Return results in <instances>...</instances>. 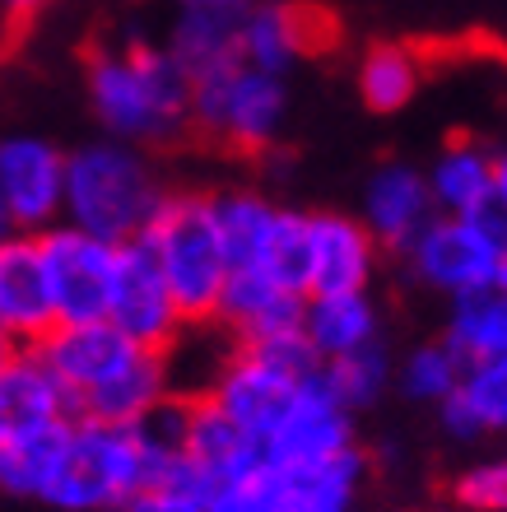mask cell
<instances>
[{
    "mask_svg": "<svg viewBox=\"0 0 507 512\" xmlns=\"http://www.w3.org/2000/svg\"><path fill=\"white\" fill-rule=\"evenodd\" d=\"M84 98L98 135L140 145L149 154L177 145L191 131V75L163 42L117 38L84 56Z\"/></svg>",
    "mask_w": 507,
    "mask_h": 512,
    "instance_id": "cell-1",
    "label": "cell"
},
{
    "mask_svg": "<svg viewBox=\"0 0 507 512\" xmlns=\"http://www.w3.org/2000/svg\"><path fill=\"white\" fill-rule=\"evenodd\" d=\"M173 182L163 177L159 159L140 145L94 135L66 149V191H61V224L121 247L135 243L159 215Z\"/></svg>",
    "mask_w": 507,
    "mask_h": 512,
    "instance_id": "cell-2",
    "label": "cell"
},
{
    "mask_svg": "<svg viewBox=\"0 0 507 512\" xmlns=\"http://www.w3.org/2000/svg\"><path fill=\"white\" fill-rule=\"evenodd\" d=\"M182 322H214L228 284V252L205 187H173L140 233Z\"/></svg>",
    "mask_w": 507,
    "mask_h": 512,
    "instance_id": "cell-3",
    "label": "cell"
},
{
    "mask_svg": "<svg viewBox=\"0 0 507 512\" xmlns=\"http://www.w3.org/2000/svg\"><path fill=\"white\" fill-rule=\"evenodd\" d=\"M149 475H154V457L140 429L70 419L66 447L38 503L56 512H117Z\"/></svg>",
    "mask_w": 507,
    "mask_h": 512,
    "instance_id": "cell-4",
    "label": "cell"
},
{
    "mask_svg": "<svg viewBox=\"0 0 507 512\" xmlns=\"http://www.w3.org/2000/svg\"><path fill=\"white\" fill-rule=\"evenodd\" d=\"M289 126V80L228 61L191 80V131L228 154H266Z\"/></svg>",
    "mask_w": 507,
    "mask_h": 512,
    "instance_id": "cell-5",
    "label": "cell"
},
{
    "mask_svg": "<svg viewBox=\"0 0 507 512\" xmlns=\"http://www.w3.org/2000/svg\"><path fill=\"white\" fill-rule=\"evenodd\" d=\"M503 252L507 243L484 229V219L433 215L401 252V270L405 280L419 284L424 294H438L452 303L461 294L498 284Z\"/></svg>",
    "mask_w": 507,
    "mask_h": 512,
    "instance_id": "cell-6",
    "label": "cell"
},
{
    "mask_svg": "<svg viewBox=\"0 0 507 512\" xmlns=\"http://www.w3.org/2000/svg\"><path fill=\"white\" fill-rule=\"evenodd\" d=\"M42 275H47V294H52L56 326L70 322H103L107 294H112V270H117V247L103 238L52 224L38 233Z\"/></svg>",
    "mask_w": 507,
    "mask_h": 512,
    "instance_id": "cell-7",
    "label": "cell"
},
{
    "mask_svg": "<svg viewBox=\"0 0 507 512\" xmlns=\"http://www.w3.org/2000/svg\"><path fill=\"white\" fill-rule=\"evenodd\" d=\"M349 447H359V415H349L340 405V396L331 391L317 364L312 373H303L289 410L261 443V457L266 466H307V461L340 457Z\"/></svg>",
    "mask_w": 507,
    "mask_h": 512,
    "instance_id": "cell-8",
    "label": "cell"
},
{
    "mask_svg": "<svg viewBox=\"0 0 507 512\" xmlns=\"http://www.w3.org/2000/svg\"><path fill=\"white\" fill-rule=\"evenodd\" d=\"M66 191V145L38 131L0 135V201L10 210L14 233H47L61 224Z\"/></svg>",
    "mask_w": 507,
    "mask_h": 512,
    "instance_id": "cell-9",
    "label": "cell"
},
{
    "mask_svg": "<svg viewBox=\"0 0 507 512\" xmlns=\"http://www.w3.org/2000/svg\"><path fill=\"white\" fill-rule=\"evenodd\" d=\"M382 247L349 210H307L303 219V284L312 294H354L373 289Z\"/></svg>",
    "mask_w": 507,
    "mask_h": 512,
    "instance_id": "cell-10",
    "label": "cell"
},
{
    "mask_svg": "<svg viewBox=\"0 0 507 512\" xmlns=\"http://www.w3.org/2000/svg\"><path fill=\"white\" fill-rule=\"evenodd\" d=\"M103 322L140 350H163L182 331L173 294H168V284H163L159 266H154V256L140 238L117 247V270H112V294H107Z\"/></svg>",
    "mask_w": 507,
    "mask_h": 512,
    "instance_id": "cell-11",
    "label": "cell"
},
{
    "mask_svg": "<svg viewBox=\"0 0 507 512\" xmlns=\"http://www.w3.org/2000/svg\"><path fill=\"white\" fill-rule=\"evenodd\" d=\"M298 382H303V373H294V368H284V364H275V359H266V354L242 350L238 345V354L228 359V368L219 373V382H214V391L205 401L224 419H233L247 438L266 443L270 429L280 424V415L289 410V401H294Z\"/></svg>",
    "mask_w": 507,
    "mask_h": 512,
    "instance_id": "cell-12",
    "label": "cell"
},
{
    "mask_svg": "<svg viewBox=\"0 0 507 512\" xmlns=\"http://www.w3.org/2000/svg\"><path fill=\"white\" fill-rule=\"evenodd\" d=\"M359 224L373 233V243L382 256H401L410 238L433 219V201H428L424 168L410 159H382L373 173L363 177L359 191Z\"/></svg>",
    "mask_w": 507,
    "mask_h": 512,
    "instance_id": "cell-13",
    "label": "cell"
},
{
    "mask_svg": "<svg viewBox=\"0 0 507 512\" xmlns=\"http://www.w3.org/2000/svg\"><path fill=\"white\" fill-rule=\"evenodd\" d=\"M38 359L52 368V378L61 382V391L70 396V410L89 396L94 387H103L140 345L112 331L107 322H70V326H52L47 336L33 345Z\"/></svg>",
    "mask_w": 507,
    "mask_h": 512,
    "instance_id": "cell-14",
    "label": "cell"
},
{
    "mask_svg": "<svg viewBox=\"0 0 507 512\" xmlns=\"http://www.w3.org/2000/svg\"><path fill=\"white\" fill-rule=\"evenodd\" d=\"M321 38H326V24L303 0H252L247 24H242L238 61L289 80V70H298V61L317 52Z\"/></svg>",
    "mask_w": 507,
    "mask_h": 512,
    "instance_id": "cell-15",
    "label": "cell"
},
{
    "mask_svg": "<svg viewBox=\"0 0 507 512\" xmlns=\"http://www.w3.org/2000/svg\"><path fill=\"white\" fill-rule=\"evenodd\" d=\"M56 326L47 275H42L38 233H10L0 243V331L19 345L33 350L47 331Z\"/></svg>",
    "mask_w": 507,
    "mask_h": 512,
    "instance_id": "cell-16",
    "label": "cell"
},
{
    "mask_svg": "<svg viewBox=\"0 0 507 512\" xmlns=\"http://www.w3.org/2000/svg\"><path fill=\"white\" fill-rule=\"evenodd\" d=\"M303 303V294L256 275V270H228L214 322L224 326L242 350H252V345H266L284 331H298L303 326Z\"/></svg>",
    "mask_w": 507,
    "mask_h": 512,
    "instance_id": "cell-17",
    "label": "cell"
},
{
    "mask_svg": "<svg viewBox=\"0 0 507 512\" xmlns=\"http://www.w3.org/2000/svg\"><path fill=\"white\" fill-rule=\"evenodd\" d=\"M247 10H252V0H191V5H177L163 47L191 80L214 66H228V61H238Z\"/></svg>",
    "mask_w": 507,
    "mask_h": 512,
    "instance_id": "cell-18",
    "label": "cell"
},
{
    "mask_svg": "<svg viewBox=\"0 0 507 512\" xmlns=\"http://www.w3.org/2000/svg\"><path fill=\"white\" fill-rule=\"evenodd\" d=\"M303 340L317 354V364H335L345 354H359L377 340H387V312L373 289L354 294H312L303 303Z\"/></svg>",
    "mask_w": 507,
    "mask_h": 512,
    "instance_id": "cell-19",
    "label": "cell"
},
{
    "mask_svg": "<svg viewBox=\"0 0 507 512\" xmlns=\"http://www.w3.org/2000/svg\"><path fill=\"white\" fill-rule=\"evenodd\" d=\"M368 471H373V457L363 452V443L340 457L307 461V466H270L280 512H354Z\"/></svg>",
    "mask_w": 507,
    "mask_h": 512,
    "instance_id": "cell-20",
    "label": "cell"
},
{
    "mask_svg": "<svg viewBox=\"0 0 507 512\" xmlns=\"http://www.w3.org/2000/svg\"><path fill=\"white\" fill-rule=\"evenodd\" d=\"M438 429L461 447L507 438V354L461 368L456 391L438 405Z\"/></svg>",
    "mask_w": 507,
    "mask_h": 512,
    "instance_id": "cell-21",
    "label": "cell"
},
{
    "mask_svg": "<svg viewBox=\"0 0 507 512\" xmlns=\"http://www.w3.org/2000/svg\"><path fill=\"white\" fill-rule=\"evenodd\" d=\"M433 215L475 219L494 205V149L475 135H456L424 168Z\"/></svg>",
    "mask_w": 507,
    "mask_h": 512,
    "instance_id": "cell-22",
    "label": "cell"
},
{
    "mask_svg": "<svg viewBox=\"0 0 507 512\" xmlns=\"http://www.w3.org/2000/svg\"><path fill=\"white\" fill-rule=\"evenodd\" d=\"M182 457L191 461V471L201 475L210 489L238 480V475L261 466V443L224 419L210 401H187V429H182Z\"/></svg>",
    "mask_w": 507,
    "mask_h": 512,
    "instance_id": "cell-23",
    "label": "cell"
},
{
    "mask_svg": "<svg viewBox=\"0 0 507 512\" xmlns=\"http://www.w3.org/2000/svg\"><path fill=\"white\" fill-rule=\"evenodd\" d=\"M168 396H173V391H168V373H163V354L159 350H135L103 387H94L80 405H75V419L135 429V424L154 415Z\"/></svg>",
    "mask_w": 507,
    "mask_h": 512,
    "instance_id": "cell-24",
    "label": "cell"
},
{
    "mask_svg": "<svg viewBox=\"0 0 507 512\" xmlns=\"http://www.w3.org/2000/svg\"><path fill=\"white\" fill-rule=\"evenodd\" d=\"M61 419H75V410L52 368L38 359V350H14V359L0 368V438L47 429Z\"/></svg>",
    "mask_w": 507,
    "mask_h": 512,
    "instance_id": "cell-25",
    "label": "cell"
},
{
    "mask_svg": "<svg viewBox=\"0 0 507 512\" xmlns=\"http://www.w3.org/2000/svg\"><path fill=\"white\" fill-rule=\"evenodd\" d=\"M159 354L163 373H168V391L177 401H205L219 373L228 368V359L238 354V340L219 322H182V331Z\"/></svg>",
    "mask_w": 507,
    "mask_h": 512,
    "instance_id": "cell-26",
    "label": "cell"
},
{
    "mask_svg": "<svg viewBox=\"0 0 507 512\" xmlns=\"http://www.w3.org/2000/svg\"><path fill=\"white\" fill-rule=\"evenodd\" d=\"M354 89L368 112L396 117L424 89V61L405 42H373V47H363L359 66H354Z\"/></svg>",
    "mask_w": 507,
    "mask_h": 512,
    "instance_id": "cell-27",
    "label": "cell"
},
{
    "mask_svg": "<svg viewBox=\"0 0 507 512\" xmlns=\"http://www.w3.org/2000/svg\"><path fill=\"white\" fill-rule=\"evenodd\" d=\"M442 340L461 354V364L507 354V294L489 284V289L452 298L447 317H442Z\"/></svg>",
    "mask_w": 507,
    "mask_h": 512,
    "instance_id": "cell-28",
    "label": "cell"
},
{
    "mask_svg": "<svg viewBox=\"0 0 507 512\" xmlns=\"http://www.w3.org/2000/svg\"><path fill=\"white\" fill-rule=\"evenodd\" d=\"M70 419L47 424V429H28L14 438H0V494L5 499H42V489L56 471V457L66 447Z\"/></svg>",
    "mask_w": 507,
    "mask_h": 512,
    "instance_id": "cell-29",
    "label": "cell"
},
{
    "mask_svg": "<svg viewBox=\"0 0 507 512\" xmlns=\"http://www.w3.org/2000/svg\"><path fill=\"white\" fill-rule=\"evenodd\" d=\"M461 368H466L461 354L442 336L414 340L410 350H401L396 364H391V391L410 405H433V410H438L456 391V382H461Z\"/></svg>",
    "mask_w": 507,
    "mask_h": 512,
    "instance_id": "cell-30",
    "label": "cell"
},
{
    "mask_svg": "<svg viewBox=\"0 0 507 512\" xmlns=\"http://www.w3.org/2000/svg\"><path fill=\"white\" fill-rule=\"evenodd\" d=\"M391 364H396V354H391L387 340H377L368 350L359 354H345V359H335V364H321L331 391L340 396L349 415H363V410H373L391 396Z\"/></svg>",
    "mask_w": 507,
    "mask_h": 512,
    "instance_id": "cell-31",
    "label": "cell"
},
{
    "mask_svg": "<svg viewBox=\"0 0 507 512\" xmlns=\"http://www.w3.org/2000/svg\"><path fill=\"white\" fill-rule=\"evenodd\" d=\"M205 499H210V485L191 471L187 457H177L135 489L117 512H205Z\"/></svg>",
    "mask_w": 507,
    "mask_h": 512,
    "instance_id": "cell-32",
    "label": "cell"
},
{
    "mask_svg": "<svg viewBox=\"0 0 507 512\" xmlns=\"http://www.w3.org/2000/svg\"><path fill=\"white\" fill-rule=\"evenodd\" d=\"M452 503L470 512H507V452L470 461L452 480Z\"/></svg>",
    "mask_w": 507,
    "mask_h": 512,
    "instance_id": "cell-33",
    "label": "cell"
},
{
    "mask_svg": "<svg viewBox=\"0 0 507 512\" xmlns=\"http://www.w3.org/2000/svg\"><path fill=\"white\" fill-rule=\"evenodd\" d=\"M205 512H280V494H275V475L261 461L256 471L228 480V485L210 489L205 499Z\"/></svg>",
    "mask_w": 507,
    "mask_h": 512,
    "instance_id": "cell-34",
    "label": "cell"
},
{
    "mask_svg": "<svg viewBox=\"0 0 507 512\" xmlns=\"http://www.w3.org/2000/svg\"><path fill=\"white\" fill-rule=\"evenodd\" d=\"M56 0H0V10L10 14V19H19V24H24V19H38L42 10H52Z\"/></svg>",
    "mask_w": 507,
    "mask_h": 512,
    "instance_id": "cell-35",
    "label": "cell"
},
{
    "mask_svg": "<svg viewBox=\"0 0 507 512\" xmlns=\"http://www.w3.org/2000/svg\"><path fill=\"white\" fill-rule=\"evenodd\" d=\"M494 205L507 215V145L494 149Z\"/></svg>",
    "mask_w": 507,
    "mask_h": 512,
    "instance_id": "cell-36",
    "label": "cell"
},
{
    "mask_svg": "<svg viewBox=\"0 0 507 512\" xmlns=\"http://www.w3.org/2000/svg\"><path fill=\"white\" fill-rule=\"evenodd\" d=\"M14 350H19V345H14V340L5 336V331H0V368H5V364L14 359Z\"/></svg>",
    "mask_w": 507,
    "mask_h": 512,
    "instance_id": "cell-37",
    "label": "cell"
},
{
    "mask_svg": "<svg viewBox=\"0 0 507 512\" xmlns=\"http://www.w3.org/2000/svg\"><path fill=\"white\" fill-rule=\"evenodd\" d=\"M14 233V224H10V210H5V201H0V243Z\"/></svg>",
    "mask_w": 507,
    "mask_h": 512,
    "instance_id": "cell-38",
    "label": "cell"
},
{
    "mask_svg": "<svg viewBox=\"0 0 507 512\" xmlns=\"http://www.w3.org/2000/svg\"><path fill=\"white\" fill-rule=\"evenodd\" d=\"M424 512H470V508H461V503L447 499V503H438V508H424Z\"/></svg>",
    "mask_w": 507,
    "mask_h": 512,
    "instance_id": "cell-39",
    "label": "cell"
},
{
    "mask_svg": "<svg viewBox=\"0 0 507 512\" xmlns=\"http://www.w3.org/2000/svg\"><path fill=\"white\" fill-rule=\"evenodd\" d=\"M498 289L507 294V252H503V270H498Z\"/></svg>",
    "mask_w": 507,
    "mask_h": 512,
    "instance_id": "cell-40",
    "label": "cell"
},
{
    "mask_svg": "<svg viewBox=\"0 0 507 512\" xmlns=\"http://www.w3.org/2000/svg\"><path fill=\"white\" fill-rule=\"evenodd\" d=\"M354 512H359V508H354Z\"/></svg>",
    "mask_w": 507,
    "mask_h": 512,
    "instance_id": "cell-41",
    "label": "cell"
}]
</instances>
